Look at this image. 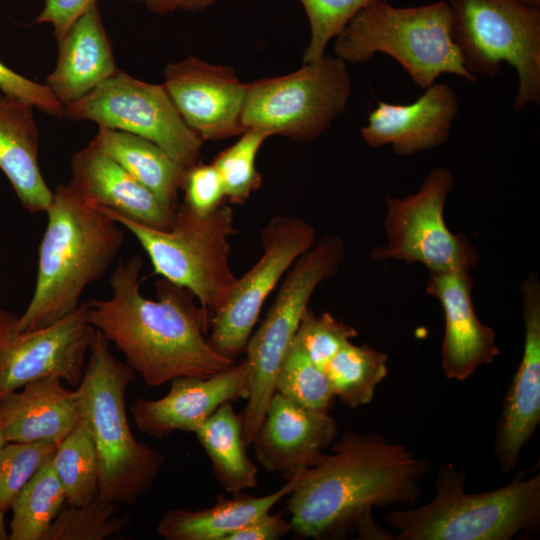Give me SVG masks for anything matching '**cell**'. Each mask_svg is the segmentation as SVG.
<instances>
[{"mask_svg": "<svg viewBox=\"0 0 540 540\" xmlns=\"http://www.w3.org/2000/svg\"><path fill=\"white\" fill-rule=\"evenodd\" d=\"M142 268L139 256L120 260L110 276L111 296L86 305L89 323L114 344L144 384L206 378L236 363L211 347V315L187 289L162 278L156 282L155 300L141 293Z\"/></svg>", "mask_w": 540, "mask_h": 540, "instance_id": "cell-1", "label": "cell"}, {"mask_svg": "<svg viewBox=\"0 0 540 540\" xmlns=\"http://www.w3.org/2000/svg\"><path fill=\"white\" fill-rule=\"evenodd\" d=\"M298 477L288 495L291 530L302 538H344L374 507L413 505L427 463L405 445L371 432H345Z\"/></svg>", "mask_w": 540, "mask_h": 540, "instance_id": "cell-2", "label": "cell"}, {"mask_svg": "<svg viewBox=\"0 0 540 540\" xmlns=\"http://www.w3.org/2000/svg\"><path fill=\"white\" fill-rule=\"evenodd\" d=\"M33 295L17 319L20 331L47 327L74 312L124 243L120 224L69 183L59 184L45 212Z\"/></svg>", "mask_w": 540, "mask_h": 540, "instance_id": "cell-3", "label": "cell"}, {"mask_svg": "<svg viewBox=\"0 0 540 540\" xmlns=\"http://www.w3.org/2000/svg\"><path fill=\"white\" fill-rule=\"evenodd\" d=\"M136 373L115 358L96 330L84 374L75 393L99 460L98 497L115 505L133 504L150 488L164 454L134 437L126 412V393Z\"/></svg>", "mask_w": 540, "mask_h": 540, "instance_id": "cell-4", "label": "cell"}, {"mask_svg": "<svg viewBox=\"0 0 540 540\" xmlns=\"http://www.w3.org/2000/svg\"><path fill=\"white\" fill-rule=\"evenodd\" d=\"M465 472L442 466L435 496L408 510H392L385 522L399 540H509L540 525V474L519 472L505 486L468 493Z\"/></svg>", "mask_w": 540, "mask_h": 540, "instance_id": "cell-5", "label": "cell"}, {"mask_svg": "<svg viewBox=\"0 0 540 540\" xmlns=\"http://www.w3.org/2000/svg\"><path fill=\"white\" fill-rule=\"evenodd\" d=\"M334 51L354 64L370 61L377 53L387 54L422 89L442 74L477 82L453 40L452 12L446 1L396 7L387 0H371L336 36Z\"/></svg>", "mask_w": 540, "mask_h": 540, "instance_id": "cell-6", "label": "cell"}, {"mask_svg": "<svg viewBox=\"0 0 540 540\" xmlns=\"http://www.w3.org/2000/svg\"><path fill=\"white\" fill-rule=\"evenodd\" d=\"M98 206L136 238L154 274L187 289L212 317L237 279L229 265L228 237L236 232L230 206L224 203L210 215L199 216L182 202L166 230Z\"/></svg>", "mask_w": 540, "mask_h": 540, "instance_id": "cell-7", "label": "cell"}, {"mask_svg": "<svg viewBox=\"0 0 540 540\" xmlns=\"http://www.w3.org/2000/svg\"><path fill=\"white\" fill-rule=\"evenodd\" d=\"M338 236H324L301 254L284 275L266 317L252 332L244 353L249 369L247 403L241 414L243 436L251 446L275 392V378L292 344L310 298L320 284L334 277L344 259Z\"/></svg>", "mask_w": 540, "mask_h": 540, "instance_id": "cell-8", "label": "cell"}, {"mask_svg": "<svg viewBox=\"0 0 540 540\" xmlns=\"http://www.w3.org/2000/svg\"><path fill=\"white\" fill-rule=\"evenodd\" d=\"M452 37L465 67L494 77L501 63L515 68L513 110L540 103V8L518 0H449Z\"/></svg>", "mask_w": 540, "mask_h": 540, "instance_id": "cell-9", "label": "cell"}, {"mask_svg": "<svg viewBox=\"0 0 540 540\" xmlns=\"http://www.w3.org/2000/svg\"><path fill=\"white\" fill-rule=\"evenodd\" d=\"M351 92L346 62L325 53L290 74L247 83L242 124L311 142L345 110Z\"/></svg>", "mask_w": 540, "mask_h": 540, "instance_id": "cell-10", "label": "cell"}, {"mask_svg": "<svg viewBox=\"0 0 540 540\" xmlns=\"http://www.w3.org/2000/svg\"><path fill=\"white\" fill-rule=\"evenodd\" d=\"M455 188L446 167L433 168L414 194L387 197L383 230L385 245L372 250L375 261L420 263L430 273L470 272L480 254L464 234L453 233L444 220V207Z\"/></svg>", "mask_w": 540, "mask_h": 540, "instance_id": "cell-11", "label": "cell"}, {"mask_svg": "<svg viewBox=\"0 0 540 540\" xmlns=\"http://www.w3.org/2000/svg\"><path fill=\"white\" fill-rule=\"evenodd\" d=\"M70 120H90L125 131L163 149L184 169L198 162L203 141L187 126L163 84L117 69L95 89L64 107Z\"/></svg>", "mask_w": 540, "mask_h": 540, "instance_id": "cell-12", "label": "cell"}, {"mask_svg": "<svg viewBox=\"0 0 540 540\" xmlns=\"http://www.w3.org/2000/svg\"><path fill=\"white\" fill-rule=\"evenodd\" d=\"M316 241L315 228L302 218L276 215L270 219L261 231V257L236 279L211 317L208 341L218 354L236 361L244 353L268 295Z\"/></svg>", "mask_w": 540, "mask_h": 540, "instance_id": "cell-13", "label": "cell"}, {"mask_svg": "<svg viewBox=\"0 0 540 540\" xmlns=\"http://www.w3.org/2000/svg\"><path fill=\"white\" fill-rule=\"evenodd\" d=\"M17 319L0 308V396L48 377L77 387L96 334L87 320L86 302L40 329L20 331Z\"/></svg>", "mask_w": 540, "mask_h": 540, "instance_id": "cell-14", "label": "cell"}, {"mask_svg": "<svg viewBox=\"0 0 540 540\" xmlns=\"http://www.w3.org/2000/svg\"><path fill=\"white\" fill-rule=\"evenodd\" d=\"M168 95L187 126L204 142L241 135L247 84L232 67L188 56L164 69Z\"/></svg>", "mask_w": 540, "mask_h": 540, "instance_id": "cell-15", "label": "cell"}, {"mask_svg": "<svg viewBox=\"0 0 540 540\" xmlns=\"http://www.w3.org/2000/svg\"><path fill=\"white\" fill-rule=\"evenodd\" d=\"M524 346L503 400L495 433V458L502 473L518 464L525 444L540 423V281L530 272L521 282Z\"/></svg>", "mask_w": 540, "mask_h": 540, "instance_id": "cell-16", "label": "cell"}, {"mask_svg": "<svg viewBox=\"0 0 540 540\" xmlns=\"http://www.w3.org/2000/svg\"><path fill=\"white\" fill-rule=\"evenodd\" d=\"M337 433L328 411L301 406L274 392L251 445L265 470L290 480L312 467Z\"/></svg>", "mask_w": 540, "mask_h": 540, "instance_id": "cell-17", "label": "cell"}, {"mask_svg": "<svg viewBox=\"0 0 540 540\" xmlns=\"http://www.w3.org/2000/svg\"><path fill=\"white\" fill-rule=\"evenodd\" d=\"M249 369L246 359L202 378L177 377L159 399H138L131 407L136 427L163 439L176 431L195 432L223 403L247 398Z\"/></svg>", "mask_w": 540, "mask_h": 540, "instance_id": "cell-18", "label": "cell"}, {"mask_svg": "<svg viewBox=\"0 0 540 540\" xmlns=\"http://www.w3.org/2000/svg\"><path fill=\"white\" fill-rule=\"evenodd\" d=\"M458 112L455 91L435 82L409 104L379 100L369 112L361 136L370 148L391 145L397 155L409 157L445 144Z\"/></svg>", "mask_w": 540, "mask_h": 540, "instance_id": "cell-19", "label": "cell"}, {"mask_svg": "<svg viewBox=\"0 0 540 540\" xmlns=\"http://www.w3.org/2000/svg\"><path fill=\"white\" fill-rule=\"evenodd\" d=\"M467 271L430 273L426 292L442 306L445 332L441 363L448 379L464 381L500 353L494 330L477 317Z\"/></svg>", "mask_w": 540, "mask_h": 540, "instance_id": "cell-20", "label": "cell"}, {"mask_svg": "<svg viewBox=\"0 0 540 540\" xmlns=\"http://www.w3.org/2000/svg\"><path fill=\"white\" fill-rule=\"evenodd\" d=\"M70 166L68 183L88 200L145 226L160 230L171 226L175 211L166 208L93 139L72 156Z\"/></svg>", "mask_w": 540, "mask_h": 540, "instance_id": "cell-21", "label": "cell"}, {"mask_svg": "<svg viewBox=\"0 0 540 540\" xmlns=\"http://www.w3.org/2000/svg\"><path fill=\"white\" fill-rule=\"evenodd\" d=\"M62 382L42 378L0 396V425L6 442L58 444L81 422L75 390Z\"/></svg>", "mask_w": 540, "mask_h": 540, "instance_id": "cell-22", "label": "cell"}, {"mask_svg": "<svg viewBox=\"0 0 540 540\" xmlns=\"http://www.w3.org/2000/svg\"><path fill=\"white\" fill-rule=\"evenodd\" d=\"M58 42V57L45 85L65 107L86 96L118 69L98 1Z\"/></svg>", "mask_w": 540, "mask_h": 540, "instance_id": "cell-23", "label": "cell"}, {"mask_svg": "<svg viewBox=\"0 0 540 540\" xmlns=\"http://www.w3.org/2000/svg\"><path fill=\"white\" fill-rule=\"evenodd\" d=\"M34 108L16 96L0 92V169L22 207L31 214H38L48 209L53 191L39 167V133Z\"/></svg>", "mask_w": 540, "mask_h": 540, "instance_id": "cell-24", "label": "cell"}, {"mask_svg": "<svg viewBox=\"0 0 540 540\" xmlns=\"http://www.w3.org/2000/svg\"><path fill=\"white\" fill-rule=\"evenodd\" d=\"M299 475L264 496L243 492L232 493L231 497L219 494L216 502L207 508L166 510L158 522L157 534L166 540H226L288 496L294 490Z\"/></svg>", "mask_w": 540, "mask_h": 540, "instance_id": "cell-25", "label": "cell"}, {"mask_svg": "<svg viewBox=\"0 0 540 540\" xmlns=\"http://www.w3.org/2000/svg\"><path fill=\"white\" fill-rule=\"evenodd\" d=\"M94 142L168 209L175 211L185 169L163 149L138 135L99 127Z\"/></svg>", "mask_w": 540, "mask_h": 540, "instance_id": "cell-26", "label": "cell"}, {"mask_svg": "<svg viewBox=\"0 0 540 540\" xmlns=\"http://www.w3.org/2000/svg\"><path fill=\"white\" fill-rule=\"evenodd\" d=\"M194 433L213 475L227 492L258 486V469L246 453L242 416L235 413L232 402L219 406Z\"/></svg>", "mask_w": 540, "mask_h": 540, "instance_id": "cell-27", "label": "cell"}, {"mask_svg": "<svg viewBox=\"0 0 540 540\" xmlns=\"http://www.w3.org/2000/svg\"><path fill=\"white\" fill-rule=\"evenodd\" d=\"M388 356L368 345L351 341L323 367L332 393L341 403L356 408L371 402L387 376Z\"/></svg>", "mask_w": 540, "mask_h": 540, "instance_id": "cell-28", "label": "cell"}, {"mask_svg": "<svg viewBox=\"0 0 540 540\" xmlns=\"http://www.w3.org/2000/svg\"><path fill=\"white\" fill-rule=\"evenodd\" d=\"M65 502V492L50 460L34 474L14 501L9 540H44Z\"/></svg>", "mask_w": 540, "mask_h": 540, "instance_id": "cell-29", "label": "cell"}, {"mask_svg": "<svg viewBox=\"0 0 540 540\" xmlns=\"http://www.w3.org/2000/svg\"><path fill=\"white\" fill-rule=\"evenodd\" d=\"M51 463L68 505H85L98 497V455L91 434L82 420L58 443Z\"/></svg>", "mask_w": 540, "mask_h": 540, "instance_id": "cell-30", "label": "cell"}, {"mask_svg": "<svg viewBox=\"0 0 540 540\" xmlns=\"http://www.w3.org/2000/svg\"><path fill=\"white\" fill-rule=\"evenodd\" d=\"M275 392L308 408L329 411L335 398L328 378L294 339L275 378Z\"/></svg>", "mask_w": 540, "mask_h": 540, "instance_id": "cell-31", "label": "cell"}, {"mask_svg": "<svg viewBox=\"0 0 540 540\" xmlns=\"http://www.w3.org/2000/svg\"><path fill=\"white\" fill-rule=\"evenodd\" d=\"M269 137L268 134L247 129L234 144L221 151L212 164L222 180L226 199L243 204L262 184L261 173L256 167L257 154Z\"/></svg>", "mask_w": 540, "mask_h": 540, "instance_id": "cell-32", "label": "cell"}, {"mask_svg": "<svg viewBox=\"0 0 540 540\" xmlns=\"http://www.w3.org/2000/svg\"><path fill=\"white\" fill-rule=\"evenodd\" d=\"M116 505L99 497L81 506H63L44 540H104L119 535L127 519L116 512Z\"/></svg>", "mask_w": 540, "mask_h": 540, "instance_id": "cell-33", "label": "cell"}, {"mask_svg": "<svg viewBox=\"0 0 540 540\" xmlns=\"http://www.w3.org/2000/svg\"><path fill=\"white\" fill-rule=\"evenodd\" d=\"M58 444L6 442L0 449V511L11 509L34 474L49 462Z\"/></svg>", "mask_w": 540, "mask_h": 540, "instance_id": "cell-34", "label": "cell"}, {"mask_svg": "<svg viewBox=\"0 0 540 540\" xmlns=\"http://www.w3.org/2000/svg\"><path fill=\"white\" fill-rule=\"evenodd\" d=\"M310 26V40L303 53V63L325 54L330 40L371 0H299Z\"/></svg>", "mask_w": 540, "mask_h": 540, "instance_id": "cell-35", "label": "cell"}, {"mask_svg": "<svg viewBox=\"0 0 540 540\" xmlns=\"http://www.w3.org/2000/svg\"><path fill=\"white\" fill-rule=\"evenodd\" d=\"M357 335L358 331L353 326L337 320L330 313L316 316L308 308L294 339L309 358L323 369L333 356Z\"/></svg>", "mask_w": 540, "mask_h": 540, "instance_id": "cell-36", "label": "cell"}, {"mask_svg": "<svg viewBox=\"0 0 540 540\" xmlns=\"http://www.w3.org/2000/svg\"><path fill=\"white\" fill-rule=\"evenodd\" d=\"M183 203L195 214L207 216L224 204V186L215 166L197 162L185 169L181 188Z\"/></svg>", "mask_w": 540, "mask_h": 540, "instance_id": "cell-37", "label": "cell"}, {"mask_svg": "<svg viewBox=\"0 0 540 540\" xmlns=\"http://www.w3.org/2000/svg\"><path fill=\"white\" fill-rule=\"evenodd\" d=\"M0 92L16 96L54 117H64V106L45 84H40L18 74L1 61Z\"/></svg>", "mask_w": 540, "mask_h": 540, "instance_id": "cell-38", "label": "cell"}, {"mask_svg": "<svg viewBox=\"0 0 540 540\" xmlns=\"http://www.w3.org/2000/svg\"><path fill=\"white\" fill-rule=\"evenodd\" d=\"M97 0H44V5L34 24L46 23L53 27L59 41L75 21Z\"/></svg>", "mask_w": 540, "mask_h": 540, "instance_id": "cell-39", "label": "cell"}, {"mask_svg": "<svg viewBox=\"0 0 540 540\" xmlns=\"http://www.w3.org/2000/svg\"><path fill=\"white\" fill-rule=\"evenodd\" d=\"M291 531L290 522L282 512H269L257 517L233 532L226 540H279Z\"/></svg>", "mask_w": 540, "mask_h": 540, "instance_id": "cell-40", "label": "cell"}, {"mask_svg": "<svg viewBox=\"0 0 540 540\" xmlns=\"http://www.w3.org/2000/svg\"><path fill=\"white\" fill-rule=\"evenodd\" d=\"M137 3H142L150 11L158 15L182 10L186 12H197L204 10L218 0H130Z\"/></svg>", "mask_w": 540, "mask_h": 540, "instance_id": "cell-41", "label": "cell"}, {"mask_svg": "<svg viewBox=\"0 0 540 540\" xmlns=\"http://www.w3.org/2000/svg\"><path fill=\"white\" fill-rule=\"evenodd\" d=\"M5 513L0 511V540H8L9 533L5 525Z\"/></svg>", "mask_w": 540, "mask_h": 540, "instance_id": "cell-42", "label": "cell"}, {"mask_svg": "<svg viewBox=\"0 0 540 540\" xmlns=\"http://www.w3.org/2000/svg\"><path fill=\"white\" fill-rule=\"evenodd\" d=\"M518 1L529 7L540 8V0H518Z\"/></svg>", "mask_w": 540, "mask_h": 540, "instance_id": "cell-43", "label": "cell"}, {"mask_svg": "<svg viewBox=\"0 0 540 540\" xmlns=\"http://www.w3.org/2000/svg\"><path fill=\"white\" fill-rule=\"evenodd\" d=\"M5 443H6V440L4 438V435H3L2 429H1V425H0V449Z\"/></svg>", "mask_w": 540, "mask_h": 540, "instance_id": "cell-44", "label": "cell"}]
</instances>
